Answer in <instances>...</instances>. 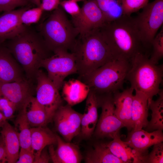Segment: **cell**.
Wrapping results in <instances>:
<instances>
[{"label":"cell","instance_id":"obj_1","mask_svg":"<svg viewBox=\"0 0 163 163\" xmlns=\"http://www.w3.org/2000/svg\"><path fill=\"white\" fill-rule=\"evenodd\" d=\"M115 59L130 62L143 46L133 18L122 15L99 28Z\"/></svg>","mask_w":163,"mask_h":163},{"label":"cell","instance_id":"obj_2","mask_svg":"<svg viewBox=\"0 0 163 163\" xmlns=\"http://www.w3.org/2000/svg\"><path fill=\"white\" fill-rule=\"evenodd\" d=\"M8 40L5 46L22 67L27 78L31 81L35 78L41 61L50 56L51 51L40 33L26 27L18 35Z\"/></svg>","mask_w":163,"mask_h":163},{"label":"cell","instance_id":"obj_3","mask_svg":"<svg viewBox=\"0 0 163 163\" xmlns=\"http://www.w3.org/2000/svg\"><path fill=\"white\" fill-rule=\"evenodd\" d=\"M71 52L75 57L79 77L88 74L115 59L99 28L79 35Z\"/></svg>","mask_w":163,"mask_h":163},{"label":"cell","instance_id":"obj_4","mask_svg":"<svg viewBox=\"0 0 163 163\" xmlns=\"http://www.w3.org/2000/svg\"><path fill=\"white\" fill-rule=\"evenodd\" d=\"M163 76V65L154 63L142 52L137 53L131 59L126 79L135 92L147 97L149 103L161 91L160 86Z\"/></svg>","mask_w":163,"mask_h":163},{"label":"cell","instance_id":"obj_5","mask_svg":"<svg viewBox=\"0 0 163 163\" xmlns=\"http://www.w3.org/2000/svg\"><path fill=\"white\" fill-rule=\"evenodd\" d=\"M40 31L46 46L53 52L60 50L71 52L78 36L71 21L60 6L44 21Z\"/></svg>","mask_w":163,"mask_h":163},{"label":"cell","instance_id":"obj_6","mask_svg":"<svg viewBox=\"0 0 163 163\" xmlns=\"http://www.w3.org/2000/svg\"><path fill=\"white\" fill-rule=\"evenodd\" d=\"M130 67V62L113 59L83 76L79 77L90 90L97 94L113 93L123 89Z\"/></svg>","mask_w":163,"mask_h":163},{"label":"cell","instance_id":"obj_7","mask_svg":"<svg viewBox=\"0 0 163 163\" xmlns=\"http://www.w3.org/2000/svg\"><path fill=\"white\" fill-rule=\"evenodd\" d=\"M142 9L133 18L143 46L148 48L163 24V0H155Z\"/></svg>","mask_w":163,"mask_h":163},{"label":"cell","instance_id":"obj_8","mask_svg":"<svg viewBox=\"0 0 163 163\" xmlns=\"http://www.w3.org/2000/svg\"><path fill=\"white\" fill-rule=\"evenodd\" d=\"M43 60L40 67L45 68L47 76L59 90L65 78L68 75L77 73L75 59L73 53L69 51L60 50Z\"/></svg>","mask_w":163,"mask_h":163},{"label":"cell","instance_id":"obj_9","mask_svg":"<svg viewBox=\"0 0 163 163\" xmlns=\"http://www.w3.org/2000/svg\"><path fill=\"white\" fill-rule=\"evenodd\" d=\"M97 95L98 106L101 107L102 110L93 134L98 139H113L120 134V129L125 127L124 126L115 113L113 93Z\"/></svg>","mask_w":163,"mask_h":163},{"label":"cell","instance_id":"obj_10","mask_svg":"<svg viewBox=\"0 0 163 163\" xmlns=\"http://www.w3.org/2000/svg\"><path fill=\"white\" fill-rule=\"evenodd\" d=\"M35 79L37 82L36 98L44 108L50 122L57 110L62 105L59 90L41 70H38Z\"/></svg>","mask_w":163,"mask_h":163},{"label":"cell","instance_id":"obj_11","mask_svg":"<svg viewBox=\"0 0 163 163\" xmlns=\"http://www.w3.org/2000/svg\"><path fill=\"white\" fill-rule=\"evenodd\" d=\"M71 21L78 35L99 29L107 22L95 0H85L80 13Z\"/></svg>","mask_w":163,"mask_h":163},{"label":"cell","instance_id":"obj_12","mask_svg":"<svg viewBox=\"0 0 163 163\" xmlns=\"http://www.w3.org/2000/svg\"><path fill=\"white\" fill-rule=\"evenodd\" d=\"M82 116L68 104L61 106L56 112L53 118L56 128L66 141L70 142L80 134Z\"/></svg>","mask_w":163,"mask_h":163},{"label":"cell","instance_id":"obj_13","mask_svg":"<svg viewBox=\"0 0 163 163\" xmlns=\"http://www.w3.org/2000/svg\"><path fill=\"white\" fill-rule=\"evenodd\" d=\"M124 141L134 151L138 163H146L148 149L163 142V133L162 131L160 130L150 132L142 129L131 130Z\"/></svg>","mask_w":163,"mask_h":163},{"label":"cell","instance_id":"obj_14","mask_svg":"<svg viewBox=\"0 0 163 163\" xmlns=\"http://www.w3.org/2000/svg\"><path fill=\"white\" fill-rule=\"evenodd\" d=\"M33 89L30 81L27 78L12 82H0V95L14 103L17 109L21 110L26 101L32 96Z\"/></svg>","mask_w":163,"mask_h":163},{"label":"cell","instance_id":"obj_15","mask_svg":"<svg viewBox=\"0 0 163 163\" xmlns=\"http://www.w3.org/2000/svg\"><path fill=\"white\" fill-rule=\"evenodd\" d=\"M27 8L4 12L0 15V43H3L22 32L26 27L21 21V16Z\"/></svg>","mask_w":163,"mask_h":163},{"label":"cell","instance_id":"obj_16","mask_svg":"<svg viewBox=\"0 0 163 163\" xmlns=\"http://www.w3.org/2000/svg\"><path fill=\"white\" fill-rule=\"evenodd\" d=\"M134 91L130 87L113 93L115 113L129 131L133 129L131 111Z\"/></svg>","mask_w":163,"mask_h":163},{"label":"cell","instance_id":"obj_17","mask_svg":"<svg viewBox=\"0 0 163 163\" xmlns=\"http://www.w3.org/2000/svg\"><path fill=\"white\" fill-rule=\"evenodd\" d=\"M57 147L50 145L49 154L50 159L54 163H79L82 156L79 148L76 145L63 140L56 135Z\"/></svg>","mask_w":163,"mask_h":163},{"label":"cell","instance_id":"obj_18","mask_svg":"<svg viewBox=\"0 0 163 163\" xmlns=\"http://www.w3.org/2000/svg\"><path fill=\"white\" fill-rule=\"evenodd\" d=\"M24 78L17 61L7 47L0 43V82H12Z\"/></svg>","mask_w":163,"mask_h":163},{"label":"cell","instance_id":"obj_19","mask_svg":"<svg viewBox=\"0 0 163 163\" xmlns=\"http://www.w3.org/2000/svg\"><path fill=\"white\" fill-rule=\"evenodd\" d=\"M85 112L82 114L80 134L84 138L93 134L98 121V102L97 94L90 90L87 97Z\"/></svg>","mask_w":163,"mask_h":163},{"label":"cell","instance_id":"obj_20","mask_svg":"<svg viewBox=\"0 0 163 163\" xmlns=\"http://www.w3.org/2000/svg\"><path fill=\"white\" fill-rule=\"evenodd\" d=\"M149 109L148 99L144 94L136 92L132 102L131 119L133 129L135 131L145 128L149 123L148 120Z\"/></svg>","mask_w":163,"mask_h":163},{"label":"cell","instance_id":"obj_21","mask_svg":"<svg viewBox=\"0 0 163 163\" xmlns=\"http://www.w3.org/2000/svg\"><path fill=\"white\" fill-rule=\"evenodd\" d=\"M21 110L25 115L31 127L45 126L50 122L44 107L32 96L26 101Z\"/></svg>","mask_w":163,"mask_h":163},{"label":"cell","instance_id":"obj_22","mask_svg":"<svg viewBox=\"0 0 163 163\" xmlns=\"http://www.w3.org/2000/svg\"><path fill=\"white\" fill-rule=\"evenodd\" d=\"M62 88L64 99L71 106L83 101L87 98L90 90L86 84L75 79L64 82Z\"/></svg>","mask_w":163,"mask_h":163},{"label":"cell","instance_id":"obj_23","mask_svg":"<svg viewBox=\"0 0 163 163\" xmlns=\"http://www.w3.org/2000/svg\"><path fill=\"white\" fill-rule=\"evenodd\" d=\"M31 146L35 159L47 146L56 143V135L45 126L31 127Z\"/></svg>","mask_w":163,"mask_h":163},{"label":"cell","instance_id":"obj_24","mask_svg":"<svg viewBox=\"0 0 163 163\" xmlns=\"http://www.w3.org/2000/svg\"><path fill=\"white\" fill-rule=\"evenodd\" d=\"M5 144L7 155V163H16L20 147L18 135L14 128L7 121L0 131Z\"/></svg>","mask_w":163,"mask_h":163},{"label":"cell","instance_id":"obj_25","mask_svg":"<svg viewBox=\"0 0 163 163\" xmlns=\"http://www.w3.org/2000/svg\"><path fill=\"white\" fill-rule=\"evenodd\" d=\"M87 163H123L114 156L107 147L106 143H97L88 151L85 157Z\"/></svg>","mask_w":163,"mask_h":163},{"label":"cell","instance_id":"obj_26","mask_svg":"<svg viewBox=\"0 0 163 163\" xmlns=\"http://www.w3.org/2000/svg\"><path fill=\"white\" fill-rule=\"evenodd\" d=\"M113 140L106 143L111 152L120 159L123 163H138L134 150L120 139V134L115 136Z\"/></svg>","mask_w":163,"mask_h":163},{"label":"cell","instance_id":"obj_27","mask_svg":"<svg viewBox=\"0 0 163 163\" xmlns=\"http://www.w3.org/2000/svg\"><path fill=\"white\" fill-rule=\"evenodd\" d=\"M157 99L148 103L149 108L152 111L151 118L145 127L146 130L152 132L163 130V91L161 89Z\"/></svg>","mask_w":163,"mask_h":163},{"label":"cell","instance_id":"obj_28","mask_svg":"<svg viewBox=\"0 0 163 163\" xmlns=\"http://www.w3.org/2000/svg\"><path fill=\"white\" fill-rule=\"evenodd\" d=\"M19 138L20 147L30 149L31 146V128L25 115L21 110L15 121V128Z\"/></svg>","mask_w":163,"mask_h":163},{"label":"cell","instance_id":"obj_29","mask_svg":"<svg viewBox=\"0 0 163 163\" xmlns=\"http://www.w3.org/2000/svg\"><path fill=\"white\" fill-rule=\"evenodd\" d=\"M151 46L153 50L150 59L154 63L158 64L163 56V27L153 39Z\"/></svg>","mask_w":163,"mask_h":163},{"label":"cell","instance_id":"obj_30","mask_svg":"<svg viewBox=\"0 0 163 163\" xmlns=\"http://www.w3.org/2000/svg\"><path fill=\"white\" fill-rule=\"evenodd\" d=\"M95 0L106 18L107 17L115 15L120 12L118 7L119 6L121 8L122 0Z\"/></svg>","mask_w":163,"mask_h":163},{"label":"cell","instance_id":"obj_31","mask_svg":"<svg viewBox=\"0 0 163 163\" xmlns=\"http://www.w3.org/2000/svg\"><path fill=\"white\" fill-rule=\"evenodd\" d=\"M149 0H122L121 9L122 15L131 16L132 13L142 8L148 3Z\"/></svg>","mask_w":163,"mask_h":163},{"label":"cell","instance_id":"obj_32","mask_svg":"<svg viewBox=\"0 0 163 163\" xmlns=\"http://www.w3.org/2000/svg\"><path fill=\"white\" fill-rule=\"evenodd\" d=\"M43 11L40 7L27 9L23 12L21 16V21L25 26L38 22Z\"/></svg>","mask_w":163,"mask_h":163},{"label":"cell","instance_id":"obj_33","mask_svg":"<svg viewBox=\"0 0 163 163\" xmlns=\"http://www.w3.org/2000/svg\"><path fill=\"white\" fill-rule=\"evenodd\" d=\"M17 109V107L14 103L0 95V111L7 120L14 117Z\"/></svg>","mask_w":163,"mask_h":163},{"label":"cell","instance_id":"obj_34","mask_svg":"<svg viewBox=\"0 0 163 163\" xmlns=\"http://www.w3.org/2000/svg\"><path fill=\"white\" fill-rule=\"evenodd\" d=\"M151 152L148 154L146 163H163V143L161 142L153 145Z\"/></svg>","mask_w":163,"mask_h":163},{"label":"cell","instance_id":"obj_35","mask_svg":"<svg viewBox=\"0 0 163 163\" xmlns=\"http://www.w3.org/2000/svg\"><path fill=\"white\" fill-rule=\"evenodd\" d=\"M29 0H0V12L7 11L25 6Z\"/></svg>","mask_w":163,"mask_h":163},{"label":"cell","instance_id":"obj_36","mask_svg":"<svg viewBox=\"0 0 163 163\" xmlns=\"http://www.w3.org/2000/svg\"><path fill=\"white\" fill-rule=\"evenodd\" d=\"M59 6L64 11L71 15L72 17L77 15L80 13L81 8L77 2L71 0H64L60 2Z\"/></svg>","mask_w":163,"mask_h":163},{"label":"cell","instance_id":"obj_37","mask_svg":"<svg viewBox=\"0 0 163 163\" xmlns=\"http://www.w3.org/2000/svg\"><path fill=\"white\" fill-rule=\"evenodd\" d=\"M35 155L32 149H28L21 148L18 158L16 163H34Z\"/></svg>","mask_w":163,"mask_h":163},{"label":"cell","instance_id":"obj_38","mask_svg":"<svg viewBox=\"0 0 163 163\" xmlns=\"http://www.w3.org/2000/svg\"><path fill=\"white\" fill-rule=\"evenodd\" d=\"M60 0H42L40 7L43 11H52L59 6Z\"/></svg>","mask_w":163,"mask_h":163},{"label":"cell","instance_id":"obj_39","mask_svg":"<svg viewBox=\"0 0 163 163\" xmlns=\"http://www.w3.org/2000/svg\"><path fill=\"white\" fill-rule=\"evenodd\" d=\"M7 162V155L3 138L0 135V163Z\"/></svg>","mask_w":163,"mask_h":163},{"label":"cell","instance_id":"obj_40","mask_svg":"<svg viewBox=\"0 0 163 163\" xmlns=\"http://www.w3.org/2000/svg\"><path fill=\"white\" fill-rule=\"evenodd\" d=\"M50 159L49 154L45 148L42 151L39 156L35 159L34 163H48Z\"/></svg>","mask_w":163,"mask_h":163},{"label":"cell","instance_id":"obj_41","mask_svg":"<svg viewBox=\"0 0 163 163\" xmlns=\"http://www.w3.org/2000/svg\"><path fill=\"white\" fill-rule=\"evenodd\" d=\"M7 119L0 111V127L3 126L7 121Z\"/></svg>","mask_w":163,"mask_h":163},{"label":"cell","instance_id":"obj_42","mask_svg":"<svg viewBox=\"0 0 163 163\" xmlns=\"http://www.w3.org/2000/svg\"><path fill=\"white\" fill-rule=\"evenodd\" d=\"M31 1L37 7L40 6V5L41 0H31Z\"/></svg>","mask_w":163,"mask_h":163},{"label":"cell","instance_id":"obj_43","mask_svg":"<svg viewBox=\"0 0 163 163\" xmlns=\"http://www.w3.org/2000/svg\"><path fill=\"white\" fill-rule=\"evenodd\" d=\"M73 1H75L76 2H81V1H83L84 2L85 0H71Z\"/></svg>","mask_w":163,"mask_h":163}]
</instances>
